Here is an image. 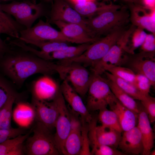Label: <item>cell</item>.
Instances as JSON below:
<instances>
[{"instance_id":"1","label":"cell","mask_w":155,"mask_h":155,"mask_svg":"<svg viewBox=\"0 0 155 155\" xmlns=\"http://www.w3.org/2000/svg\"><path fill=\"white\" fill-rule=\"evenodd\" d=\"M57 63L33 56L13 54L4 59L1 66L15 84H22L30 76L37 73L50 76L56 73Z\"/></svg>"},{"instance_id":"2","label":"cell","mask_w":155,"mask_h":155,"mask_svg":"<svg viewBox=\"0 0 155 155\" xmlns=\"http://www.w3.org/2000/svg\"><path fill=\"white\" fill-rule=\"evenodd\" d=\"M127 8L120 5L101 11L86 19V25L92 35L95 37L105 35L114 28L126 26L129 22Z\"/></svg>"},{"instance_id":"3","label":"cell","mask_w":155,"mask_h":155,"mask_svg":"<svg viewBox=\"0 0 155 155\" xmlns=\"http://www.w3.org/2000/svg\"><path fill=\"white\" fill-rule=\"evenodd\" d=\"M125 26H119L114 28L104 37L91 43L80 55L73 58L61 60V63L63 64L77 63L91 67L101 59L117 42L127 29Z\"/></svg>"},{"instance_id":"4","label":"cell","mask_w":155,"mask_h":155,"mask_svg":"<svg viewBox=\"0 0 155 155\" xmlns=\"http://www.w3.org/2000/svg\"><path fill=\"white\" fill-rule=\"evenodd\" d=\"M33 134L29 136L24 144L25 154L28 155H58L60 154L54 135L48 128L36 121L32 129Z\"/></svg>"},{"instance_id":"5","label":"cell","mask_w":155,"mask_h":155,"mask_svg":"<svg viewBox=\"0 0 155 155\" xmlns=\"http://www.w3.org/2000/svg\"><path fill=\"white\" fill-rule=\"evenodd\" d=\"M55 71L63 80L70 83L73 88L81 97L85 96L93 75L90 73L84 66L75 62L58 63L57 64Z\"/></svg>"},{"instance_id":"6","label":"cell","mask_w":155,"mask_h":155,"mask_svg":"<svg viewBox=\"0 0 155 155\" xmlns=\"http://www.w3.org/2000/svg\"><path fill=\"white\" fill-rule=\"evenodd\" d=\"M88 90L86 107L89 111L100 110L111 106L118 100L105 79L93 74Z\"/></svg>"},{"instance_id":"7","label":"cell","mask_w":155,"mask_h":155,"mask_svg":"<svg viewBox=\"0 0 155 155\" xmlns=\"http://www.w3.org/2000/svg\"><path fill=\"white\" fill-rule=\"evenodd\" d=\"M2 10L13 16L17 22L28 29L43 13L41 3H34L28 1H14L6 4H0Z\"/></svg>"},{"instance_id":"8","label":"cell","mask_w":155,"mask_h":155,"mask_svg":"<svg viewBox=\"0 0 155 155\" xmlns=\"http://www.w3.org/2000/svg\"><path fill=\"white\" fill-rule=\"evenodd\" d=\"M128 39V35L123 34L105 55L91 67L92 73L101 75L112 67L127 63L129 54L125 53V50Z\"/></svg>"},{"instance_id":"9","label":"cell","mask_w":155,"mask_h":155,"mask_svg":"<svg viewBox=\"0 0 155 155\" xmlns=\"http://www.w3.org/2000/svg\"><path fill=\"white\" fill-rule=\"evenodd\" d=\"M55 103L59 114L55 128L54 135L55 143L60 154H64V144L71 128V119L69 110L59 88L55 96L52 100Z\"/></svg>"},{"instance_id":"10","label":"cell","mask_w":155,"mask_h":155,"mask_svg":"<svg viewBox=\"0 0 155 155\" xmlns=\"http://www.w3.org/2000/svg\"><path fill=\"white\" fill-rule=\"evenodd\" d=\"M19 39L33 41H61L71 42L60 31L53 28L49 22L40 20L33 27L20 31Z\"/></svg>"},{"instance_id":"11","label":"cell","mask_w":155,"mask_h":155,"mask_svg":"<svg viewBox=\"0 0 155 155\" xmlns=\"http://www.w3.org/2000/svg\"><path fill=\"white\" fill-rule=\"evenodd\" d=\"M58 21L78 24L91 35L87 27L86 19L80 15L66 0H54L49 22L52 23Z\"/></svg>"},{"instance_id":"12","label":"cell","mask_w":155,"mask_h":155,"mask_svg":"<svg viewBox=\"0 0 155 155\" xmlns=\"http://www.w3.org/2000/svg\"><path fill=\"white\" fill-rule=\"evenodd\" d=\"M155 52L141 51L136 54H129L127 62L130 69L135 73L146 76L150 80L152 86L155 84Z\"/></svg>"},{"instance_id":"13","label":"cell","mask_w":155,"mask_h":155,"mask_svg":"<svg viewBox=\"0 0 155 155\" xmlns=\"http://www.w3.org/2000/svg\"><path fill=\"white\" fill-rule=\"evenodd\" d=\"M129 21L131 24L155 33V9H150L141 5L128 4Z\"/></svg>"},{"instance_id":"14","label":"cell","mask_w":155,"mask_h":155,"mask_svg":"<svg viewBox=\"0 0 155 155\" xmlns=\"http://www.w3.org/2000/svg\"><path fill=\"white\" fill-rule=\"evenodd\" d=\"M60 87L63 98L70 106V109L80 116L82 122L90 123L93 116L84 104L80 96L66 80H63Z\"/></svg>"},{"instance_id":"15","label":"cell","mask_w":155,"mask_h":155,"mask_svg":"<svg viewBox=\"0 0 155 155\" xmlns=\"http://www.w3.org/2000/svg\"><path fill=\"white\" fill-rule=\"evenodd\" d=\"M34 108L36 121L42 123L51 130L55 128L59 112L53 100L46 101L32 97V104Z\"/></svg>"},{"instance_id":"16","label":"cell","mask_w":155,"mask_h":155,"mask_svg":"<svg viewBox=\"0 0 155 155\" xmlns=\"http://www.w3.org/2000/svg\"><path fill=\"white\" fill-rule=\"evenodd\" d=\"M69 109L71 116V128L64 142V155H80L82 143L81 120L78 115L70 108Z\"/></svg>"},{"instance_id":"17","label":"cell","mask_w":155,"mask_h":155,"mask_svg":"<svg viewBox=\"0 0 155 155\" xmlns=\"http://www.w3.org/2000/svg\"><path fill=\"white\" fill-rule=\"evenodd\" d=\"M52 23L59 28L62 34L70 40L71 42L80 44L92 43L99 38L93 36L83 26L78 24L59 21Z\"/></svg>"},{"instance_id":"18","label":"cell","mask_w":155,"mask_h":155,"mask_svg":"<svg viewBox=\"0 0 155 155\" xmlns=\"http://www.w3.org/2000/svg\"><path fill=\"white\" fill-rule=\"evenodd\" d=\"M59 86L50 76L44 75L34 83L32 97L39 100L51 101L56 95Z\"/></svg>"},{"instance_id":"19","label":"cell","mask_w":155,"mask_h":155,"mask_svg":"<svg viewBox=\"0 0 155 155\" xmlns=\"http://www.w3.org/2000/svg\"><path fill=\"white\" fill-rule=\"evenodd\" d=\"M118 147L123 152L136 155L142 154L143 143L141 133L137 126L124 131Z\"/></svg>"},{"instance_id":"20","label":"cell","mask_w":155,"mask_h":155,"mask_svg":"<svg viewBox=\"0 0 155 155\" xmlns=\"http://www.w3.org/2000/svg\"><path fill=\"white\" fill-rule=\"evenodd\" d=\"M150 123L148 115L141 104L140 110L138 114L137 127L141 135L143 146L142 154L143 155H150L154 146V135Z\"/></svg>"},{"instance_id":"21","label":"cell","mask_w":155,"mask_h":155,"mask_svg":"<svg viewBox=\"0 0 155 155\" xmlns=\"http://www.w3.org/2000/svg\"><path fill=\"white\" fill-rule=\"evenodd\" d=\"M24 43L32 44L40 50L35 49L34 52L37 57L43 59L51 60V54L53 52L66 48L69 46L67 42L61 41H33L23 39H19Z\"/></svg>"},{"instance_id":"22","label":"cell","mask_w":155,"mask_h":155,"mask_svg":"<svg viewBox=\"0 0 155 155\" xmlns=\"http://www.w3.org/2000/svg\"><path fill=\"white\" fill-rule=\"evenodd\" d=\"M110 108L117 114L123 131L128 130L136 126L138 114L124 106L118 100Z\"/></svg>"},{"instance_id":"23","label":"cell","mask_w":155,"mask_h":155,"mask_svg":"<svg viewBox=\"0 0 155 155\" xmlns=\"http://www.w3.org/2000/svg\"><path fill=\"white\" fill-rule=\"evenodd\" d=\"M97 117H93L89 123L88 136L90 145L92 147L91 155H125L126 154L117 149L108 146L98 143L96 140L95 133V127L97 125Z\"/></svg>"},{"instance_id":"24","label":"cell","mask_w":155,"mask_h":155,"mask_svg":"<svg viewBox=\"0 0 155 155\" xmlns=\"http://www.w3.org/2000/svg\"><path fill=\"white\" fill-rule=\"evenodd\" d=\"M95 133L98 143L116 149L122 137L121 132L102 125H96Z\"/></svg>"},{"instance_id":"25","label":"cell","mask_w":155,"mask_h":155,"mask_svg":"<svg viewBox=\"0 0 155 155\" xmlns=\"http://www.w3.org/2000/svg\"><path fill=\"white\" fill-rule=\"evenodd\" d=\"M32 131L19 135L0 144V155H23L25 154L24 142Z\"/></svg>"},{"instance_id":"26","label":"cell","mask_w":155,"mask_h":155,"mask_svg":"<svg viewBox=\"0 0 155 155\" xmlns=\"http://www.w3.org/2000/svg\"><path fill=\"white\" fill-rule=\"evenodd\" d=\"M71 5L82 17L90 18L104 10L116 7L119 5L112 3L106 4L95 0Z\"/></svg>"},{"instance_id":"27","label":"cell","mask_w":155,"mask_h":155,"mask_svg":"<svg viewBox=\"0 0 155 155\" xmlns=\"http://www.w3.org/2000/svg\"><path fill=\"white\" fill-rule=\"evenodd\" d=\"M14 120L21 127H27L35 119V113L32 104L20 102L13 111Z\"/></svg>"},{"instance_id":"28","label":"cell","mask_w":155,"mask_h":155,"mask_svg":"<svg viewBox=\"0 0 155 155\" xmlns=\"http://www.w3.org/2000/svg\"><path fill=\"white\" fill-rule=\"evenodd\" d=\"M106 82L114 95L124 106L138 114L141 107L135 99L121 89L115 83L108 79Z\"/></svg>"},{"instance_id":"29","label":"cell","mask_w":155,"mask_h":155,"mask_svg":"<svg viewBox=\"0 0 155 155\" xmlns=\"http://www.w3.org/2000/svg\"><path fill=\"white\" fill-rule=\"evenodd\" d=\"M91 43L80 44L77 46H68L66 48L53 52L51 54V60L59 61L70 59L80 55L89 47Z\"/></svg>"},{"instance_id":"30","label":"cell","mask_w":155,"mask_h":155,"mask_svg":"<svg viewBox=\"0 0 155 155\" xmlns=\"http://www.w3.org/2000/svg\"><path fill=\"white\" fill-rule=\"evenodd\" d=\"M104 73L107 79L115 83L123 91L134 99L141 101L146 97L147 95L141 93L133 84L118 78L107 71Z\"/></svg>"},{"instance_id":"31","label":"cell","mask_w":155,"mask_h":155,"mask_svg":"<svg viewBox=\"0 0 155 155\" xmlns=\"http://www.w3.org/2000/svg\"><path fill=\"white\" fill-rule=\"evenodd\" d=\"M16 93L11 95L0 109V129H8L11 127L13 117V106L17 98Z\"/></svg>"},{"instance_id":"32","label":"cell","mask_w":155,"mask_h":155,"mask_svg":"<svg viewBox=\"0 0 155 155\" xmlns=\"http://www.w3.org/2000/svg\"><path fill=\"white\" fill-rule=\"evenodd\" d=\"M97 118L102 125L112 128L121 132L123 131L117 116L113 111L108 110L107 108L100 110Z\"/></svg>"},{"instance_id":"33","label":"cell","mask_w":155,"mask_h":155,"mask_svg":"<svg viewBox=\"0 0 155 155\" xmlns=\"http://www.w3.org/2000/svg\"><path fill=\"white\" fill-rule=\"evenodd\" d=\"M144 29L136 27L129 37L126 48V53L130 54L134 53V51L140 47L144 42L147 34Z\"/></svg>"},{"instance_id":"34","label":"cell","mask_w":155,"mask_h":155,"mask_svg":"<svg viewBox=\"0 0 155 155\" xmlns=\"http://www.w3.org/2000/svg\"><path fill=\"white\" fill-rule=\"evenodd\" d=\"M107 71L123 80L133 84L135 81V73L131 69L116 66L108 69Z\"/></svg>"},{"instance_id":"35","label":"cell","mask_w":155,"mask_h":155,"mask_svg":"<svg viewBox=\"0 0 155 155\" xmlns=\"http://www.w3.org/2000/svg\"><path fill=\"white\" fill-rule=\"evenodd\" d=\"M82 147L80 155H90V143L88 136L89 124L81 122Z\"/></svg>"},{"instance_id":"36","label":"cell","mask_w":155,"mask_h":155,"mask_svg":"<svg viewBox=\"0 0 155 155\" xmlns=\"http://www.w3.org/2000/svg\"><path fill=\"white\" fill-rule=\"evenodd\" d=\"M133 84L142 94L145 95L149 94L152 85L149 79L144 75L135 73V81Z\"/></svg>"},{"instance_id":"37","label":"cell","mask_w":155,"mask_h":155,"mask_svg":"<svg viewBox=\"0 0 155 155\" xmlns=\"http://www.w3.org/2000/svg\"><path fill=\"white\" fill-rule=\"evenodd\" d=\"M141 104L146 112L150 123L155 121V98L149 94L141 101Z\"/></svg>"},{"instance_id":"38","label":"cell","mask_w":155,"mask_h":155,"mask_svg":"<svg viewBox=\"0 0 155 155\" xmlns=\"http://www.w3.org/2000/svg\"><path fill=\"white\" fill-rule=\"evenodd\" d=\"M15 93L10 86L0 76V109L9 97Z\"/></svg>"},{"instance_id":"39","label":"cell","mask_w":155,"mask_h":155,"mask_svg":"<svg viewBox=\"0 0 155 155\" xmlns=\"http://www.w3.org/2000/svg\"><path fill=\"white\" fill-rule=\"evenodd\" d=\"M25 131L22 127H11L6 129H0V144L10 139L24 134Z\"/></svg>"},{"instance_id":"40","label":"cell","mask_w":155,"mask_h":155,"mask_svg":"<svg viewBox=\"0 0 155 155\" xmlns=\"http://www.w3.org/2000/svg\"><path fill=\"white\" fill-rule=\"evenodd\" d=\"M142 51L147 52H155V34H147L145 39L140 47Z\"/></svg>"},{"instance_id":"41","label":"cell","mask_w":155,"mask_h":155,"mask_svg":"<svg viewBox=\"0 0 155 155\" xmlns=\"http://www.w3.org/2000/svg\"><path fill=\"white\" fill-rule=\"evenodd\" d=\"M5 34L10 36L18 38L19 32L14 30L5 20L0 17V34Z\"/></svg>"},{"instance_id":"42","label":"cell","mask_w":155,"mask_h":155,"mask_svg":"<svg viewBox=\"0 0 155 155\" xmlns=\"http://www.w3.org/2000/svg\"><path fill=\"white\" fill-rule=\"evenodd\" d=\"M0 17L6 21L12 27L15 28L16 26V22L4 12L1 9L0 4Z\"/></svg>"},{"instance_id":"43","label":"cell","mask_w":155,"mask_h":155,"mask_svg":"<svg viewBox=\"0 0 155 155\" xmlns=\"http://www.w3.org/2000/svg\"><path fill=\"white\" fill-rule=\"evenodd\" d=\"M141 5L148 9H155V0H141Z\"/></svg>"},{"instance_id":"44","label":"cell","mask_w":155,"mask_h":155,"mask_svg":"<svg viewBox=\"0 0 155 155\" xmlns=\"http://www.w3.org/2000/svg\"><path fill=\"white\" fill-rule=\"evenodd\" d=\"M71 5L80 4L86 2L97 0H66Z\"/></svg>"},{"instance_id":"45","label":"cell","mask_w":155,"mask_h":155,"mask_svg":"<svg viewBox=\"0 0 155 155\" xmlns=\"http://www.w3.org/2000/svg\"><path fill=\"white\" fill-rule=\"evenodd\" d=\"M7 50L6 45L0 37V57L6 53Z\"/></svg>"},{"instance_id":"46","label":"cell","mask_w":155,"mask_h":155,"mask_svg":"<svg viewBox=\"0 0 155 155\" xmlns=\"http://www.w3.org/2000/svg\"><path fill=\"white\" fill-rule=\"evenodd\" d=\"M128 4H135L141 5V0H120Z\"/></svg>"},{"instance_id":"47","label":"cell","mask_w":155,"mask_h":155,"mask_svg":"<svg viewBox=\"0 0 155 155\" xmlns=\"http://www.w3.org/2000/svg\"><path fill=\"white\" fill-rule=\"evenodd\" d=\"M150 155H155V150H153L152 151L151 150L150 152Z\"/></svg>"}]
</instances>
